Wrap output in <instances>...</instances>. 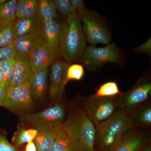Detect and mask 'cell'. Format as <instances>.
Returning a JSON list of instances; mask_svg holds the SVG:
<instances>
[{
    "label": "cell",
    "instance_id": "1",
    "mask_svg": "<svg viewBox=\"0 0 151 151\" xmlns=\"http://www.w3.org/2000/svg\"><path fill=\"white\" fill-rule=\"evenodd\" d=\"M95 128L94 151H110L133 124L129 113L120 109Z\"/></svg>",
    "mask_w": 151,
    "mask_h": 151
},
{
    "label": "cell",
    "instance_id": "2",
    "mask_svg": "<svg viewBox=\"0 0 151 151\" xmlns=\"http://www.w3.org/2000/svg\"><path fill=\"white\" fill-rule=\"evenodd\" d=\"M86 47L81 21L77 14L73 13L63 24L59 46L60 55L71 65L79 59Z\"/></svg>",
    "mask_w": 151,
    "mask_h": 151
},
{
    "label": "cell",
    "instance_id": "3",
    "mask_svg": "<svg viewBox=\"0 0 151 151\" xmlns=\"http://www.w3.org/2000/svg\"><path fill=\"white\" fill-rule=\"evenodd\" d=\"M63 126L75 140L78 151H94L96 128L82 108L70 115Z\"/></svg>",
    "mask_w": 151,
    "mask_h": 151
},
{
    "label": "cell",
    "instance_id": "4",
    "mask_svg": "<svg viewBox=\"0 0 151 151\" xmlns=\"http://www.w3.org/2000/svg\"><path fill=\"white\" fill-rule=\"evenodd\" d=\"M65 110L62 103H57L41 112L20 115L21 121L37 130L48 129L57 131L64 124Z\"/></svg>",
    "mask_w": 151,
    "mask_h": 151
},
{
    "label": "cell",
    "instance_id": "5",
    "mask_svg": "<svg viewBox=\"0 0 151 151\" xmlns=\"http://www.w3.org/2000/svg\"><path fill=\"white\" fill-rule=\"evenodd\" d=\"M122 59V52L115 44L112 43L101 47L91 45L86 46L79 59L82 65L93 71L108 63L120 64Z\"/></svg>",
    "mask_w": 151,
    "mask_h": 151
},
{
    "label": "cell",
    "instance_id": "6",
    "mask_svg": "<svg viewBox=\"0 0 151 151\" xmlns=\"http://www.w3.org/2000/svg\"><path fill=\"white\" fill-rule=\"evenodd\" d=\"M81 107L95 127L109 119L118 111V96L97 97L94 95L86 97Z\"/></svg>",
    "mask_w": 151,
    "mask_h": 151
},
{
    "label": "cell",
    "instance_id": "7",
    "mask_svg": "<svg viewBox=\"0 0 151 151\" xmlns=\"http://www.w3.org/2000/svg\"><path fill=\"white\" fill-rule=\"evenodd\" d=\"M80 19L86 40L90 45L109 44L111 34L99 14L87 10Z\"/></svg>",
    "mask_w": 151,
    "mask_h": 151
},
{
    "label": "cell",
    "instance_id": "8",
    "mask_svg": "<svg viewBox=\"0 0 151 151\" xmlns=\"http://www.w3.org/2000/svg\"><path fill=\"white\" fill-rule=\"evenodd\" d=\"M151 95L150 81L141 77L132 89L118 96L119 107L129 113L146 103Z\"/></svg>",
    "mask_w": 151,
    "mask_h": 151
},
{
    "label": "cell",
    "instance_id": "9",
    "mask_svg": "<svg viewBox=\"0 0 151 151\" xmlns=\"http://www.w3.org/2000/svg\"><path fill=\"white\" fill-rule=\"evenodd\" d=\"M33 97L28 82L14 86L7 90L4 107L14 112H19L31 108Z\"/></svg>",
    "mask_w": 151,
    "mask_h": 151
},
{
    "label": "cell",
    "instance_id": "10",
    "mask_svg": "<svg viewBox=\"0 0 151 151\" xmlns=\"http://www.w3.org/2000/svg\"><path fill=\"white\" fill-rule=\"evenodd\" d=\"M69 64L63 59L58 58L51 65L49 96L53 100L62 96L64 91L66 71Z\"/></svg>",
    "mask_w": 151,
    "mask_h": 151
},
{
    "label": "cell",
    "instance_id": "11",
    "mask_svg": "<svg viewBox=\"0 0 151 151\" xmlns=\"http://www.w3.org/2000/svg\"><path fill=\"white\" fill-rule=\"evenodd\" d=\"M60 55L58 49L43 44L29 55L33 73L48 69Z\"/></svg>",
    "mask_w": 151,
    "mask_h": 151
},
{
    "label": "cell",
    "instance_id": "12",
    "mask_svg": "<svg viewBox=\"0 0 151 151\" xmlns=\"http://www.w3.org/2000/svg\"><path fill=\"white\" fill-rule=\"evenodd\" d=\"M148 142L145 134L132 128L110 151H139Z\"/></svg>",
    "mask_w": 151,
    "mask_h": 151
},
{
    "label": "cell",
    "instance_id": "13",
    "mask_svg": "<svg viewBox=\"0 0 151 151\" xmlns=\"http://www.w3.org/2000/svg\"><path fill=\"white\" fill-rule=\"evenodd\" d=\"M14 58L15 63L12 72L10 87L28 81L33 74L29 55L17 53Z\"/></svg>",
    "mask_w": 151,
    "mask_h": 151
},
{
    "label": "cell",
    "instance_id": "14",
    "mask_svg": "<svg viewBox=\"0 0 151 151\" xmlns=\"http://www.w3.org/2000/svg\"><path fill=\"white\" fill-rule=\"evenodd\" d=\"M45 43L41 29L16 38L12 42L17 53L28 55Z\"/></svg>",
    "mask_w": 151,
    "mask_h": 151
},
{
    "label": "cell",
    "instance_id": "15",
    "mask_svg": "<svg viewBox=\"0 0 151 151\" xmlns=\"http://www.w3.org/2000/svg\"><path fill=\"white\" fill-rule=\"evenodd\" d=\"M63 24L57 19L42 22L41 31L45 43L59 49Z\"/></svg>",
    "mask_w": 151,
    "mask_h": 151
},
{
    "label": "cell",
    "instance_id": "16",
    "mask_svg": "<svg viewBox=\"0 0 151 151\" xmlns=\"http://www.w3.org/2000/svg\"><path fill=\"white\" fill-rule=\"evenodd\" d=\"M49 70H40L33 73L28 82L33 98L41 100L44 97L47 88V79Z\"/></svg>",
    "mask_w": 151,
    "mask_h": 151
},
{
    "label": "cell",
    "instance_id": "17",
    "mask_svg": "<svg viewBox=\"0 0 151 151\" xmlns=\"http://www.w3.org/2000/svg\"><path fill=\"white\" fill-rule=\"evenodd\" d=\"M42 22L37 15L29 18L16 19L14 22V40L41 29Z\"/></svg>",
    "mask_w": 151,
    "mask_h": 151
},
{
    "label": "cell",
    "instance_id": "18",
    "mask_svg": "<svg viewBox=\"0 0 151 151\" xmlns=\"http://www.w3.org/2000/svg\"><path fill=\"white\" fill-rule=\"evenodd\" d=\"M50 151H78L75 140L63 124L57 131Z\"/></svg>",
    "mask_w": 151,
    "mask_h": 151
},
{
    "label": "cell",
    "instance_id": "19",
    "mask_svg": "<svg viewBox=\"0 0 151 151\" xmlns=\"http://www.w3.org/2000/svg\"><path fill=\"white\" fill-rule=\"evenodd\" d=\"M57 131L48 129L38 130L37 135L34 140L37 151H50Z\"/></svg>",
    "mask_w": 151,
    "mask_h": 151
},
{
    "label": "cell",
    "instance_id": "20",
    "mask_svg": "<svg viewBox=\"0 0 151 151\" xmlns=\"http://www.w3.org/2000/svg\"><path fill=\"white\" fill-rule=\"evenodd\" d=\"M133 126L138 125L142 127L151 126V106L150 104L142 105L129 113Z\"/></svg>",
    "mask_w": 151,
    "mask_h": 151
},
{
    "label": "cell",
    "instance_id": "21",
    "mask_svg": "<svg viewBox=\"0 0 151 151\" xmlns=\"http://www.w3.org/2000/svg\"><path fill=\"white\" fill-rule=\"evenodd\" d=\"M38 1H17L16 17L17 19L29 18L37 15Z\"/></svg>",
    "mask_w": 151,
    "mask_h": 151
},
{
    "label": "cell",
    "instance_id": "22",
    "mask_svg": "<svg viewBox=\"0 0 151 151\" xmlns=\"http://www.w3.org/2000/svg\"><path fill=\"white\" fill-rule=\"evenodd\" d=\"M37 15L42 22L57 19V12L52 1L40 0L38 4Z\"/></svg>",
    "mask_w": 151,
    "mask_h": 151
},
{
    "label": "cell",
    "instance_id": "23",
    "mask_svg": "<svg viewBox=\"0 0 151 151\" xmlns=\"http://www.w3.org/2000/svg\"><path fill=\"white\" fill-rule=\"evenodd\" d=\"M38 130L35 129H26L24 127H19L17 132L14 133L12 142L17 148L33 141L37 135Z\"/></svg>",
    "mask_w": 151,
    "mask_h": 151
},
{
    "label": "cell",
    "instance_id": "24",
    "mask_svg": "<svg viewBox=\"0 0 151 151\" xmlns=\"http://www.w3.org/2000/svg\"><path fill=\"white\" fill-rule=\"evenodd\" d=\"M122 92L120 91L117 82L108 81L101 84L95 89L94 95L97 97H115L119 96Z\"/></svg>",
    "mask_w": 151,
    "mask_h": 151
},
{
    "label": "cell",
    "instance_id": "25",
    "mask_svg": "<svg viewBox=\"0 0 151 151\" xmlns=\"http://www.w3.org/2000/svg\"><path fill=\"white\" fill-rule=\"evenodd\" d=\"M16 0L5 1L0 4V21H14L16 19Z\"/></svg>",
    "mask_w": 151,
    "mask_h": 151
},
{
    "label": "cell",
    "instance_id": "26",
    "mask_svg": "<svg viewBox=\"0 0 151 151\" xmlns=\"http://www.w3.org/2000/svg\"><path fill=\"white\" fill-rule=\"evenodd\" d=\"M14 21H0V47L12 43L14 40Z\"/></svg>",
    "mask_w": 151,
    "mask_h": 151
},
{
    "label": "cell",
    "instance_id": "27",
    "mask_svg": "<svg viewBox=\"0 0 151 151\" xmlns=\"http://www.w3.org/2000/svg\"><path fill=\"white\" fill-rule=\"evenodd\" d=\"M85 71L83 65L81 64H72L69 65L65 76V83L71 81H80L83 79Z\"/></svg>",
    "mask_w": 151,
    "mask_h": 151
},
{
    "label": "cell",
    "instance_id": "28",
    "mask_svg": "<svg viewBox=\"0 0 151 151\" xmlns=\"http://www.w3.org/2000/svg\"><path fill=\"white\" fill-rule=\"evenodd\" d=\"M15 63V59L14 58L0 61V65L2 68L4 77L3 87L6 89H8L10 86L12 72Z\"/></svg>",
    "mask_w": 151,
    "mask_h": 151
},
{
    "label": "cell",
    "instance_id": "29",
    "mask_svg": "<svg viewBox=\"0 0 151 151\" xmlns=\"http://www.w3.org/2000/svg\"><path fill=\"white\" fill-rule=\"evenodd\" d=\"M57 12H58L63 18L67 19L70 15L75 12L70 4L69 0H53Z\"/></svg>",
    "mask_w": 151,
    "mask_h": 151
},
{
    "label": "cell",
    "instance_id": "30",
    "mask_svg": "<svg viewBox=\"0 0 151 151\" xmlns=\"http://www.w3.org/2000/svg\"><path fill=\"white\" fill-rule=\"evenodd\" d=\"M17 53L16 50L12 43L7 46L0 47V61L13 58Z\"/></svg>",
    "mask_w": 151,
    "mask_h": 151
},
{
    "label": "cell",
    "instance_id": "31",
    "mask_svg": "<svg viewBox=\"0 0 151 151\" xmlns=\"http://www.w3.org/2000/svg\"><path fill=\"white\" fill-rule=\"evenodd\" d=\"M0 151H19L13 144L9 142L5 134L0 132Z\"/></svg>",
    "mask_w": 151,
    "mask_h": 151
},
{
    "label": "cell",
    "instance_id": "32",
    "mask_svg": "<svg viewBox=\"0 0 151 151\" xmlns=\"http://www.w3.org/2000/svg\"><path fill=\"white\" fill-rule=\"evenodd\" d=\"M70 2L72 8L79 17V19L87 10L83 0H70Z\"/></svg>",
    "mask_w": 151,
    "mask_h": 151
},
{
    "label": "cell",
    "instance_id": "33",
    "mask_svg": "<svg viewBox=\"0 0 151 151\" xmlns=\"http://www.w3.org/2000/svg\"><path fill=\"white\" fill-rule=\"evenodd\" d=\"M133 52L135 53H146L151 56V38L150 37L147 41L142 44L133 49Z\"/></svg>",
    "mask_w": 151,
    "mask_h": 151
},
{
    "label": "cell",
    "instance_id": "34",
    "mask_svg": "<svg viewBox=\"0 0 151 151\" xmlns=\"http://www.w3.org/2000/svg\"><path fill=\"white\" fill-rule=\"evenodd\" d=\"M7 89L0 86V107H4Z\"/></svg>",
    "mask_w": 151,
    "mask_h": 151
},
{
    "label": "cell",
    "instance_id": "35",
    "mask_svg": "<svg viewBox=\"0 0 151 151\" xmlns=\"http://www.w3.org/2000/svg\"><path fill=\"white\" fill-rule=\"evenodd\" d=\"M24 151H37L36 146L34 141H30L27 143Z\"/></svg>",
    "mask_w": 151,
    "mask_h": 151
},
{
    "label": "cell",
    "instance_id": "36",
    "mask_svg": "<svg viewBox=\"0 0 151 151\" xmlns=\"http://www.w3.org/2000/svg\"><path fill=\"white\" fill-rule=\"evenodd\" d=\"M4 81V71L1 66L0 65V86L3 87Z\"/></svg>",
    "mask_w": 151,
    "mask_h": 151
},
{
    "label": "cell",
    "instance_id": "37",
    "mask_svg": "<svg viewBox=\"0 0 151 151\" xmlns=\"http://www.w3.org/2000/svg\"><path fill=\"white\" fill-rule=\"evenodd\" d=\"M139 151H151V147L150 142L146 143Z\"/></svg>",
    "mask_w": 151,
    "mask_h": 151
},
{
    "label": "cell",
    "instance_id": "38",
    "mask_svg": "<svg viewBox=\"0 0 151 151\" xmlns=\"http://www.w3.org/2000/svg\"><path fill=\"white\" fill-rule=\"evenodd\" d=\"M5 0H0V4H1Z\"/></svg>",
    "mask_w": 151,
    "mask_h": 151
}]
</instances>
